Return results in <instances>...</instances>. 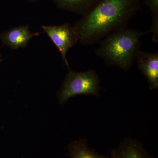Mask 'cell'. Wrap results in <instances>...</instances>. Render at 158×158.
Wrapping results in <instances>:
<instances>
[{"label":"cell","mask_w":158,"mask_h":158,"mask_svg":"<svg viewBox=\"0 0 158 158\" xmlns=\"http://www.w3.org/2000/svg\"><path fill=\"white\" fill-rule=\"evenodd\" d=\"M110 158H154L146 151L141 141L126 138L118 147L111 150Z\"/></svg>","instance_id":"52a82bcc"},{"label":"cell","mask_w":158,"mask_h":158,"mask_svg":"<svg viewBox=\"0 0 158 158\" xmlns=\"http://www.w3.org/2000/svg\"><path fill=\"white\" fill-rule=\"evenodd\" d=\"M25 1H27V2H30L31 3H34L37 2L38 0H25Z\"/></svg>","instance_id":"7c38bea8"},{"label":"cell","mask_w":158,"mask_h":158,"mask_svg":"<svg viewBox=\"0 0 158 158\" xmlns=\"http://www.w3.org/2000/svg\"><path fill=\"white\" fill-rule=\"evenodd\" d=\"M141 6V0H99L73 27L82 44H93L112 32L127 27Z\"/></svg>","instance_id":"6da1fadb"},{"label":"cell","mask_w":158,"mask_h":158,"mask_svg":"<svg viewBox=\"0 0 158 158\" xmlns=\"http://www.w3.org/2000/svg\"><path fill=\"white\" fill-rule=\"evenodd\" d=\"M68 149L66 156L71 158H110L90 148L87 139L72 141L69 144Z\"/></svg>","instance_id":"ba28073f"},{"label":"cell","mask_w":158,"mask_h":158,"mask_svg":"<svg viewBox=\"0 0 158 158\" xmlns=\"http://www.w3.org/2000/svg\"><path fill=\"white\" fill-rule=\"evenodd\" d=\"M3 59L2 58V55L0 54V62H2Z\"/></svg>","instance_id":"4fadbf2b"},{"label":"cell","mask_w":158,"mask_h":158,"mask_svg":"<svg viewBox=\"0 0 158 158\" xmlns=\"http://www.w3.org/2000/svg\"><path fill=\"white\" fill-rule=\"evenodd\" d=\"M138 68L146 78L149 88H158V53H148L138 50L136 54Z\"/></svg>","instance_id":"5b68a950"},{"label":"cell","mask_w":158,"mask_h":158,"mask_svg":"<svg viewBox=\"0 0 158 158\" xmlns=\"http://www.w3.org/2000/svg\"><path fill=\"white\" fill-rule=\"evenodd\" d=\"M41 28L59 50L63 62L69 69L66 54L79 41L78 36L73 27L66 23L60 26H42Z\"/></svg>","instance_id":"277c9868"},{"label":"cell","mask_w":158,"mask_h":158,"mask_svg":"<svg viewBox=\"0 0 158 158\" xmlns=\"http://www.w3.org/2000/svg\"><path fill=\"white\" fill-rule=\"evenodd\" d=\"M148 33H152V40L154 42H158V15H152V23L151 28Z\"/></svg>","instance_id":"30bf717a"},{"label":"cell","mask_w":158,"mask_h":158,"mask_svg":"<svg viewBox=\"0 0 158 158\" xmlns=\"http://www.w3.org/2000/svg\"><path fill=\"white\" fill-rule=\"evenodd\" d=\"M148 33L127 27L117 30L102 40L95 54L102 58L108 66L114 65L124 71L128 70L140 49V37Z\"/></svg>","instance_id":"7a4b0ae2"},{"label":"cell","mask_w":158,"mask_h":158,"mask_svg":"<svg viewBox=\"0 0 158 158\" xmlns=\"http://www.w3.org/2000/svg\"><path fill=\"white\" fill-rule=\"evenodd\" d=\"M68 69L62 87L57 93L61 105L65 104L71 97L80 94L100 96L101 80L95 71L76 72Z\"/></svg>","instance_id":"3957f363"},{"label":"cell","mask_w":158,"mask_h":158,"mask_svg":"<svg viewBox=\"0 0 158 158\" xmlns=\"http://www.w3.org/2000/svg\"><path fill=\"white\" fill-rule=\"evenodd\" d=\"M43 32L32 33L28 24L15 27L0 34V40L4 45L8 46L12 50L27 47L33 37L39 36Z\"/></svg>","instance_id":"8992f818"},{"label":"cell","mask_w":158,"mask_h":158,"mask_svg":"<svg viewBox=\"0 0 158 158\" xmlns=\"http://www.w3.org/2000/svg\"><path fill=\"white\" fill-rule=\"evenodd\" d=\"M99 0H53L60 9L84 16L91 10Z\"/></svg>","instance_id":"9c48e42d"},{"label":"cell","mask_w":158,"mask_h":158,"mask_svg":"<svg viewBox=\"0 0 158 158\" xmlns=\"http://www.w3.org/2000/svg\"><path fill=\"white\" fill-rule=\"evenodd\" d=\"M144 4L148 6L152 15H158V0H144Z\"/></svg>","instance_id":"8fae6325"}]
</instances>
